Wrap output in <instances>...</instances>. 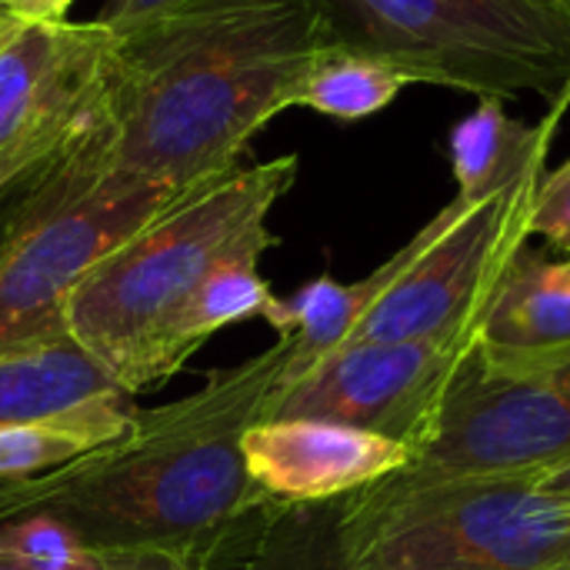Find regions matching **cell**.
I'll use <instances>...</instances> for the list:
<instances>
[{
	"label": "cell",
	"mask_w": 570,
	"mask_h": 570,
	"mask_svg": "<svg viewBox=\"0 0 570 570\" xmlns=\"http://www.w3.org/2000/svg\"><path fill=\"white\" fill-rule=\"evenodd\" d=\"M73 0H0V13L13 23H47L67 20Z\"/></svg>",
	"instance_id": "cell-23"
},
{
	"label": "cell",
	"mask_w": 570,
	"mask_h": 570,
	"mask_svg": "<svg viewBox=\"0 0 570 570\" xmlns=\"http://www.w3.org/2000/svg\"><path fill=\"white\" fill-rule=\"evenodd\" d=\"M297 170L301 160L284 154L170 204L77 284L63 307L67 334L130 397L167 384L180 371L174 331L187 304L220 261L250 244H277L267 217Z\"/></svg>",
	"instance_id": "cell-3"
},
{
	"label": "cell",
	"mask_w": 570,
	"mask_h": 570,
	"mask_svg": "<svg viewBox=\"0 0 570 570\" xmlns=\"http://www.w3.org/2000/svg\"><path fill=\"white\" fill-rule=\"evenodd\" d=\"M0 570H37V568H30V564H23V561H17V558H10V554H3V551H0Z\"/></svg>",
	"instance_id": "cell-25"
},
{
	"label": "cell",
	"mask_w": 570,
	"mask_h": 570,
	"mask_svg": "<svg viewBox=\"0 0 570 570\" xmlns=\"http://www.w3.org/2000/svg\"><path fill=\"white\" fill-rule=\"evenodd\" d=\"M544 174L478 200H451L407 244L394 281L371 304L351 344L478 334L511 261L531 240V207Z\"/></svg>",
	"instance_id": "cell-6"
},
{
	"label": "cell",
	"mask_w": 570,
	"mask_h": 570,
	"mask_svg": "<svg viewBox=\"0 0 570 570\" xmlns=\"http://www.w3.org/2000/svg\"><path fill=\"white\" fill-rule=\"evenodd\" d=\"M271 250V244H250L217 264V271L200 284L194 301L187 304L184 317L174 331V361L184 367L217 331L261 317L267 301L274 297L271 284L261 277L257 264Z\"/></svg>",
	"instance_id": "cell-19"
},
{
	"label": "cell",
	"mask_w": 570,
	"mask_h": 570,
	"mask_svg": "<svg viewBox=\"0 0 570 570\" xmlns=\"http://www.w3.org/2000/svg\"><path fill=\"white\" fill-rule=\"evenodd\" d=\"M407 250L401 247L394 257H387L374 274L341 284L334 277H317L294 291L291 297H271L261 317L277 331L281 341H287V387L297 384L311 367H317L334 351L347 347L357 324L371 311V304L381 297V291L394 281L401 271ZM284 387V391H287Z\"/></svg>",
	"instance_id": "cell-14"
},
{
	"label": "cell",
	"mask_w": 570,
	"mask_h": 570,
	"mask_svg": "<svg viewBox=\"0 0 570 570\" xmlns=\"http://www.w3.org/2000/svg\"><path fill=\"white\" fill-rule=\"evenodd\" d=\"M327 47L317 0H174L114 30L100 110L110 174L190 194L297 107Z\"/></svg>",
	"instance_id": "cell-1"
},
{
	"label": "cell",
	"mask_w": 570,
	"mask_h": 570,
	"mask_svg": "<svg viewBox=\"0 0 570 570\" xmlns=\"http://www.w3.org/2000/svg\"><path fill=\"white\" fill-rule=\"evenodd\" d=\"M107 124L97 104L60 140L0 167V261L50 210L83 190L107 164Z\"/></svg>",
	"instance_id": "cell-13"
},
{
	"label": "cell",
	"mask_w": 570,
	"mask_h": 570,
	"mask_svg": "<svg viewBox=\"0 0 570 570\" xmlns=\"http://www.w3.org/2000/svg\"><path fill=\"white\" fill-rule=\"evenodd\" d=\"M354 570H551L570 561V498L531 474L384 478L341 501Z\"/></svg>",
	"instance_id": "cell-5"
},
{
	"label": "cell",
	"mask_w": 570,
	"mask_h": 570,
	"mask_svg": "<svg viewBox=\"0 0 570 570\" xmlns=\"http://www.w3.org/2000/svg\"><path fill=\"white\" fill-rule=\"evenodd\" d=\"M474 351L488 361L570 351V261L521 247L488 304Z\"/></svg>",
	"instance_id": "cell-12"
},
{
	"label": "cell",
	"mask_w": 570,
	"mask_h": 570,
	"mask_svg": "<svg viewBox=\"0 0 570 570\" xmlns=\"http://www.w3.org/2000/svg\"><path fill=\"white\" fill-rule=\"evenodd\" d=\"M124 391L70 334L0 354V428L50 417Z\"/></svg>",
	"instance_id": "cell-16"
},
{
	"label": "cell",
	"mask_w": 570,
	"mask_h": 570,
	"mask_svg": "<svg viewBox=\"0 0 570 570\" xmlns=\"http://www.w3.org/2000/svg\"><path fill=\"white\" fill-rule=\"evenodd\" d=\"M200 570H354L341 548V501H271L244 521Z\"/></svg>",
	"instance_id": "cell-15"
},
{
	"label": "cell",
	"mask_w": 570,
	"mask_h": 570,
	"mask_svg": "<svg viewBox=\"0 0 570 570\" xmlns=\"http://www.w3.org/2000/svg\"><path fill=\"white\" fill-rule=\"evenodd\" d=\"M287 341L214 371L197 391L137 411L127 434L27 481H0V528L23 524L80 548L160 551L194 570L271 498L250 481L240 438L287 387Z\"/></svg>",
	"instance_id": "cell-2"
},
{
	"label": "cell",
	"mask_w": 570,
	"mask_h": 570,
	"mask_svg": "<svg viewBox=\"0 0 570 570\" xmlns=\"http://www.w3.org/2000/svg\"><path fill=\"white\" fill-rule=\"evenodd\" d=\"M474 347L478 334L347 344L291 384L271 417H311L374 431L421 458Z\"/></svg>",
	"instance_id": "cell-9"
},
{
	"label": "cell",
	"mask_w": 570,
	"mask_h": 570,
	"mask_svg": "<svg viewBox=\"0 0 570 570\" xmlns=\"http://www.w3.org/2000/svg\"><path fill=\"white\" fill-rule=\"evenodd\" d=\"M551 570H570V561H564V564H558V568H551Z\"/></svg>",
	"instance_id": "cell-27"
},
{
	"label": "cell",
	"mask_w": 570,
	"mask_h": 570,
	"mask_svg": "<svg viewBox=\"0 0 570 570\" xmlns=\"http://www.w3.org/2000/svg\"><path fill=\"white\" fill-rule=\"evenodd\" d=\"M134 421L137 407L130 404V394L114 391L50 417L0 428V481L50 474L127 434Z\"/></svg>",
	"instance_id": "cell-18"
},
{
	"label": "cell",
	"mask_w": 570,
	"mask_h": 570,
	"mask_svg": "<svg viewBox=\"0 0 570 570\" xmlns=\"http://www.w3.org/2000/svg\"><path fill=\"white\" fill-rule=\"evenodd\" d=\"M7 23H10V20H7V17L0 13V33H3V27H7Z\"/></svg>",
	"instance_id": "cell-26"
},
{
	"label": "cell",
	"mask_w": 570,
	"mask_h": 570,
	"mask_svg": "<svg viewBox=\"0 0 570 570\" xmlns=\"http://www.w3.org/2000/svg\"><path fill=\"white\" fill-rule=\"evenodd\" d=\"M544 491H554V494H564L570 498V461L564 464H558V468H548V471H538V474H531Z\"/></svg>",
	"instance_id": "cell-24"
},
{
	"label": "cell",
	"mask_w": 570,
	"mask_h": 570,
	"mask_svg": "<svg viewBox=\"0 0 570 570\" xmlns=\"http://www.w3.org/2000/svg\"><path fill=\"white\" fill-rule=\"evenodd\" d=\"M114 30L87 20L7 23L0 33V167L60 140L97 110Z\"/></svg>",
	"instance_id": "cell-10"
},
{
	"label": "cell",
	"mask_w": 570,
	"mask_h": 570,
	"mask_svg": "<svg viewBox=\"0 0 570 570\" xmlns=\"http://www.w3.org/2000/svg\"><path fill=\"white\" fill-rule=\"evenodd\" d=\"M561 110L544 124H521L504 114V100L481 97L451 134V164L458 177V200L478 204L521 177L544 174V157Z\"/></svg>",
	"instance_id": "cell-17"
},
{
	"label": "cell",
	"mask_w": 570,
	"mask_h": 570,
	"mask_svg": "<svg viewBox=\"0 0 570 570\" xmlns=\"http://www.w3.org/2000/svg\"><path fill=\"white\" fill-rule=\"evenodd\" d=\"M240 454L250 481L277 504H334L417 461L394 438L311 417L250 424Z\"/></svg>",
	"instance_id": "cell-11"
},
{
	"label": "cell",
	"mask_w": 570,
	"mask_h": 570,
	"mask_svg": "<svg viewBox=\"0 0 570 570\" xmlns=\"http://www.w3.org/2000/svg\"><path fill=\"white\" fill-rule=\"evenodd\" d=\"M327 47L407 83L511 100H570V0H317Z\"/></svg>",
	"instance_id": "cell-4"
},
{
	"label": "cell",
	"mask_w": 570,
	"mask_h": 570,
	"mask_svg": "<svg viewBox=\"0 0 570 570\" xmlns=\"http://www.w3.org/2000/svg\"><path fill=\"white\" fill-rule=\"evenodd\" d=\"M531 237H544L570 254V160L541 177L531 207Z\"/></svg>",
	"instance_id": "cell-21"
},
{
	"label": "cell",
	"mask_w": 570,
	"mask_h": 570,
	"mask_svg": "<svg viewBox=\"0 0 570 570\" xmlns=\"http://www.w3.org/2000/svg\"><path fill=\"white\" fill-rule=\"evenodd\" d=\"M187 194L110 174L33 224L0 261V354L67 334L63 307L77 284L144 224Z\"/></svg>",
	"instance_id": "cell-8"
},
{
	"label": "cell",
	"mask_w": 570,
	"mask_h": 570,
	"mask_svg": "<svg viewBox=\"0 0 570 570\" xmlns=\"http://www.w3.org/2000/svg\"><path fill=\"white\" fill-rule=\"evenodd\" d=\"M404 87L407 77L394 67L361 53L324 47L301 87L297 107H311L337 120H364L384 110Z\"/></svg>",
	"instance_id": "cell-20"
},
{
	"label": "cell",
	"mask_w": 570,
	"mask_h": 570,
	"mask_svg": "<svg viewBox=\"0 0 570 570\" xmlns=\"http://www.w3.org/2000/svg\"><path fill=\"white\" fill-rule=\"evenodd\" d=\"M167 3H174V0H104V7L94 20L110 30H127V27L147 20L150 13L164 10Z\"/></svg>",
	"instance_id": "cell-22"
},
{
	"label": "cell",
	"mask_w": 570,
	"mask_h": 570,
	"mask_svg": "<svg viewBox=\"0 0 570 570\" xmlns=\"http://www.w3.org/2000/svg\"><path fill=\"white\" fill-rule=\"evenodd\" d=\"M3 30H7V27H3Z\"/></svg>",
	"instance_id": "cell-28"
},
{
	"label": "cell",
	"mask_w": 570,
	"mask_h": 570,
	"mask_svg": "<svg viewBox=\"0 0 570 570\" xmlns=\"http://www.w3.org/2000/svg\"><path fill=\"white\" fill-rule=\"evenodd\" d=\"M570 461V351L464 364L411 478L538 474Z\"/></svg>",
	"instance_id": "cell-7"
}]
</instances>
